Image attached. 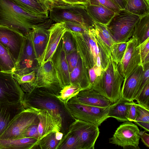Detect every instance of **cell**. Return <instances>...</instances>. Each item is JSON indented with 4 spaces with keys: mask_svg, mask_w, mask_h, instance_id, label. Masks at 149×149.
<instances>
[{
    "mask_svg": "<svg viewBox=\"0 0 149 149\" xmlns=\"http://www.w3.org/2000/svg\"><path fill=\"white\" fill-rule=\"evenodd\" d=\"M141 17L124 10L116 13L106 25L114 43L127 42L132 37L134 26Z\"/></svg>",
    "mask_w": 149,
    "mask_h": 149,
    "instance_id": "cell-5",
    "label": "cell"
},
{
    "mask_svg": "<svg viewBox=\"0 0 149 149\" xmlns=\"http://www.w3.org/2000/svg\"><path fill=\"white\" fill-rule=\"evenodd\" d=\"M70 73L76 66L79 56L76 50L65 55Z\"/></svg>",
    "mask_w": 149,
    "mask_h": 149,
    "instance_id": "cell-42",
    "label": "cell"
},
{
    "mask_svg": "<svg viewBox=\"0 0 149 149\" xmlns=\"http://www.w3.org/2000/svg\"><path fill=\"white\" fill-rule=\"evenodd\" d=\"M68 29L64 22L52 24L49 29V36L40 65L50 61L65 33Z\"/></svg>",
    "mask_w": 149,
    "mask_h": 149,
    "instance_id": "cell-18",
    "label": "cell"
},
{
    "mask_svg": "<svg viewBox=\"0 0 149 149\" xmlns=\"http://www.w3.org/2000/svg\"><path fill=\"white\" fill-rule=\"evenodd\" d=\"M70 84L79 87L82 90L90 88L88 70L79 57L76 67L70 73Z\"/></svg>",
    "mask_w": 149,
    "mask_h": 149,
    "instance_id": "cell-23",
    "label": "cell"
},
{
    "mask_svg": "<svg viewBox=\"0 0 149 149\" xmlns=\"http://www.w3.org/2000/svg\"><path fill=\"white\" fill-rule=\"evenodd\" d=\"M56 132H51L39 140L37 147L41 149H56L60 141L56 139Z\"/></svg>",
    "mask_w": 149,
    "mask_h": 149,
    "instance_id": "cell-36",
    "label": "cell"
},
{
    "mask_svg": "<svg viewBox=\"0 0 149 149\" xmlns=\"http://www.w3.org/2000/svg\"><path fill=\"white\" fill-rule=\"evenodd\" d=\"M30 108L35 111L38 118L39 140L51 132L61 130L63 123L62 120L55 117L46 109Z\"/></svg>",
    "mask_w": 149,
    "mask_h": 149,
    "instance_id": "cell-17",
    "label": "cell"
},
{
    "mask_svg": "<svg viewBox=\"0 0 149 149\" xmlns=\"http://www.w3.org/2000/svg\"><path fill=\"white\" fill-rule=\"evenodd\" d=\"M85 7L87 13L94 22L105 25L108 24L116 13L101 5L88 4Z\"/></svg>",
    "mask_w": 149,
    "mask_h": 149,
    "instance_id": "cell-24",
    "label": "cell"
},
{
    "mask_svg": "<svg viewBox=\"0 0 149 149\" xmlns=\"http://www.w3.org/2000/svg\"><path fill=\"white\" fill-rule=\"evenodd\" d=\"M56 149H82V148L76 136L68 132L60 141Z\"/></svg>",
    "mask_w": 149,
    "mask_h": 149,
    "instance_id": "cell-32",
    "label": "cell"
},
{
    "mask_svg": "<svg viewBox=\"0 0 149 149\" xmlns=\"http://www.w3.org/2000/svg\"><path fill=\"white\" fill-rule=\"evenodd\" d=\"M138 104L149 110V82L134 99Z\"/></svg>",
    "mask_w": 149,
    "mask_h": 149,
    "instance_id": "cell-39",
    "label": "cell"
},
{
    "mask_svg": "<svg viewBox=\"0 0 149 149\" xmlns=\"http://www.w3.org/2000/svg\"><path fill=\"white\" fill-rule=\"evenodd\" d=\"M74 120L69 127L68 132L76 136L80 141L82 149H94L100 134L99 127L89 122Z\"/></svg>",
    "mask_w": 149,
    "mask_h": 149,
    "instance_id": "cell-11",
    "label": "cell"
},
{
    "mask_svg": "<svg viewBox=\"0 0 149 149\" xmlns=\"http://www.w3.org/2000/svg\"><path fill=\"white\" fill-rule=\"evenodd\" d=\"M49 18L31 13L13 0H0V25L7 27L24 36Z\"/></svg>",
    "mask_w": 149,
    "mask_h": 149,
    "instance_id": "cell-1",
    "label": "cell"
},
{
    "mask_svg": "<svg viewBox=\"0 0 149 149\" xmlns=\"http://www.w3.org/2000/svg\"><path fill=\"white\" fill-rule=\"evenodd\" d=\"M132 37L136 39L138 46L149 38V14L141 17L136 22Z\"/></svg>",
    "mask_w": 149,
    "mask_h": 149,
    "instance_id": "cell-28",
    "label": "cell"
},
{
    "mask_svg": "<svg viewBox=\"0 0 149 149\" xmlns=\"http://www.w3.org/2000/svg\"><path fill=\"white\" fill-rule=\"evenodd\" d=\"M16 63L8 50L0 43V66L2 72L13 74Z\"/></svg>",
    "mask_w": 149,
    "mask_h": 149,
    "instance_id": "cell-30",
    "label": "cell"
},
{
    "mask_svg": "<svg viewBox=\"0 0 149 149\" xmlns=\"http://www.w3.org/2000/svg\"><path fill=\"white\" fill-rule=\"evenodd\" d=\"M64 2L68 4H79L85 7L88 3V0H62Z\"/></svg>",
    "mask_w": 149,
    "mask_h": 149,
    "instance_id": "cell-49",
    "label": "cell"
},
{
    "mask_svg": "<svg viewBox=\"0 0 149 149\" xmlns=\"http://www.w3.org/2000/svg\"><path fill=\"white\" fill-rule=\"evenodd\" d=\"M51 61L63 88L70 84V73L61 39Z\"/></svg>",
    "mask_w": 149,
    "mask_h": 149,
    "instance_id": "cell-19",
    "label": "cell"
},
{
    "mask_svg": "<svg viewBox=\"0 0 149 149\" xmlns=\"http://www.w3.org/2000/svg\"><path fill=\"white\" fill-rule=\"evenodd\" d=\"M127 45V42L114 43L111 47L112 61L118 64L122 60Z\"/></svg>",
    "mask_w": 149,
    "mask_h": 149,
    "instance_id": "cell-35",
    "label": "cell"
},
{
    "mask_svg": "<svg viewBox=\"0 0 149 149\" xmlns=\"http://www.w3.org/2000/svg\"><path fill=\"white\" fill-rule=\"evenodd\" d=\"M95 30V38L99 50L102 71L106 69L108 65L109 59L111 56V48L101 39Z\"/></svg>",
    "mask_w": 149,
    "mask_h": 149,
    "instance_id": "cell-31",
    "label": "cell"
},
{
    "mask_svg": "<svg viewBox=\"0 0 149 149\" xmlns=\"http://www.w3.org/2000/svg\"><path fill=\"white\" fill-rule=\"evenodd\" d=\"M24 93L13 73L0 72V102L21 101Z\"/></svg>",
    "mask_w": 149,
    "mask_h": 149,
    "instance_id": "cell-14",
    "label": "cell"
},
{
    "mask_svg": "<svg viewBox=\"0 0 149 149\" xmlns=\"http://www.w3.org/2000/svg\"><path fill=\"white\" fill-rule=\"evenodd\" d=\"M24 109L21 101L0 102V136L12 120Z\"/></svg>",
    "mask_w": 149,
    "mask_h": 149,
    "instance_id": "cell-21",
    "label": "cell"
},
{
    "mask_svg": "<svg viewBox=\"0 0 149 149\" xmlns=\"http://www.w3.org/2000/svg\"><path fill=\"white\" fill-rule=\"evenodd\" d=\"M81 90H82L79 87L70 84L65 86L57 95H55L56 98L63 104Z\"/></svg>",
    "mask_w": 149,
    "mask_h": 149,
    "instance_id": "cell-34",
    "label": "cell"
},
{
    "mask_svg": "<svg viewBox=\"0 0 149 149\" xmlns=\"http://www.w3.org/2000/svg\"><path fill=\"white\" fill-rule=\"evenodd\" d=\"M20 6L29 12L48 17L49 7L40 0H13Z\"/></svg>",
    "mask_w": 149,
    "mask_h": 149,
    "instance_id": "cell-27",
    "label": "cell"
},
{
    "mask_svg": "<svg viewBox=\"0 0 149 149\" xmlns=\"http://www.w3.org/2000/svg\"><path fill=\"white\" fill-rule=\"evenodd\" d=\"M63 134L61 132H57L55 133V137L58 141H60L63 136Z\"/></svg>",
    "mask_w": 149,
    "mask_h": 149,
    "instance_id": "cell-52",
    "label": "cell"
},
{
    "mask_svg": "<svg viewBox=\"0 0 149 149\" xmlns=\"http://www.w3.org/2000/svg\"><path fill=\"white\" fill-rule=\"evenodd\" d=\"M49 0L52 3V4L53 3H62V2H63L62 1V0Z\"/></svg>",
    "mask_w": 149,
    "mask_h": 149,
    "instance_id": "cell-54",
    "label": "cell"
},
{
    "mask_svg": "<svg viewBox=\"0 0 149 149\" xmlns=\"http://www.w3.org/2000/svg\"><path fill=\"white\" fill-rule=\"evenodd\" d=\"M63 105L67 112L74 119L91 123L98 127L108 118L109 106L100 107L87 105L73 97Z\"/></svg>",
    "mask_w": 149,
    "mask_h": 149,
    "instance_id": "cell-6",
    "label": "cell"
},
{
    "mask_svg": "<svg viewBox=\"0 0 149 149\" xmlns=\"http://www.w3.org/2000/svg\"><path fill=\"white\" fill-rule=\"evenodd\" d=\"M73 97L82 103L98 107H107L112 104L109 100L92 88L82 90Z\"/></svg>",
    "mask_w": 149,
    "mask_h": 149,
    "instance_id": "cell-22",
    "label": "cell"
},
{
    "mask_svg": "<svg viewBox=\"0 0 149 149\" xmlns=\"http://www.w3.org/2000/svg\"><path fill=\"white\" fill-rule=\"evenodd\" d=\"M49 11V18L56 23L71 22L79 24L88 29L94 27V22L83 5L64 2L53 3Z\"/></svg>",
    "mask_w": 149,
    "mask_h": 149,
    "instance_id": "cell-3",
    "label": "cell"
},
{
    "mask_svg": "<svg viewBox=\"0 0 149 149\" xmlns=\"http://www.w3.org/2000/svg\"><path fill=\"white\" fill-rule=\"evenodd\" d=\"M143 72V66L139 65L123 81L121 90V97L129 102L134 100L135 95L141 82Z\"/></svg>",
    "mask_w": 149,
    "mask_h": 149,
    "instance_id": "cell-20",
    "label": "cell"
},
{
    "mask_svg": "<svg viewBox=\"0 0 149 149\" xmlns=\"http://www.w3.org/2000/svg\"><path fill=\"white\" fill-rule=\"evenodd\" d=\"M64 22L66 27L70 31L74 32L84 33L89 29L83 26L76 22Z\"/></svg>",
    "mask_w": 149,
    "mask_h": 149,
    "instance_id": "cell-46",
    "label": "cell"
},
{
    "mask_svg": "<svg viewBox=\"0 0 149 149\" xmlns=\"http://www.w3.org/2000/svg\"><path fill=\"white\" fill-rule=\"evenodd\" d=\"M39 65L28 34L24 40L13 74L21 75L36 71Z\"/></svg>",
    "mask_w": 149,
    "mask_h": 149,
    "instance_id": "cell-13",
    "label": "cell"
},
{
    "mask_svg": "<svg viewBox=\"0 0 149 149\" xmlns=\"http://www.w3.org/2000/svg\"><path fill=\"white\" fill-rule=\"evenodd\" d=\"M88 4L90 5H101L115 13L121 10L109 0H88Z\"/></svg>",
    "mask_w": 149,
    "mask_h": 149,
    "instance_id": "cell-43",
    "label": "cell"
},
{
    "mask_svg": "<svg viewBox=\"0 0 149 149\" xmlns=\"http://www.w3.org/2000/svg\"><path fill=\"white\" fill-rule=\"evenodd\" d=\"M143 66V72L141 82L135 95L134 99L140 93L146 84L149 82V63L144 65Z\"/></svg>",
    "mask_w": 149,
    "mask_h": 149,
    "instance_id": "cell-45",
    "label": "cell"
},
{
    "mask_svg": "<svg viewBox=\"0 0 149 149\" xmlns=\"http://www.w3.org/2000/svg\"><path fill=\"white\" fill-rule=\"evenodd\" d=\"M90 83L92 86L93 84L97 77L95 71L93 68L88 70Z\"/></svg>",
    "mask_w": 149,
    "mask_h": 149,
    "instance_id": "cell-51",
    "label": "cell"
},
{
    "mask_svg": "<svg viewBox=\"0 0 149 149\" xmlns=\"http://www.w3.org/2000/svg\"><path fill=\"white\" fill-rule=\"evenodd\" d=\"M36 72L35 88L55 95L63 88L51 61L40 65Z\"/></svg>",
    "mask_w": 149,
    "mask_h": 149,
    "instance_id": "cell-10",
    "label": "cell"
},
{
    "mask_svg": "<svg viewBox=\"0 0 149 149\" xmlns=\"http://www.w3.org/2000/svg\"><path fill=\"white\" fill-rule=\"evenodd\" d=\"M124 80V77L118 70L117 64L112 61L111 56L107 68L97 77L91 88L113 103L121 97Z\"/></svg>",
    "mask_w": 149,
    "mask_h": 149,
    "instance_id": "cell-2",
    "label": "cell"
},
{
    "mask_svg": "<svg viewBox=\"0 0 149 149\" xmlns=\"http://www.w3.org/2000/svg\"><path fill=\"white\" fill-rule=\"evenodd\" d=\"M142 64L140 50L136 39L132 37L121 61L117 64L118 70L125 80L139 65Z\"/></svg>",
    "mask_w": 149,
    "mask_h": 149,
    "instance_id": "cell-12",
    "label": "cell"
},
{
    "mask_svg": "<svg viewBox=\"0 0 149 149\" xmlns=\"http://www.w3.org/2000/svg\"><path fill=\"white\" fill-rule=\"evenodd\" d=\"M26 37L14 30L0 25V43L8 50L16 63Z\"/></svg>",
    "mask_w": 149,
    "mask_h": 149,
    "instance_id": "cell-15",
    "label": "cell"
},
{
    "mask_svg": "<svg viewBox=\"0 0 149 149\" xmlns=\"http://www.w3.org/2000/svg\"><path fill=\"white\" fill-rule=\"evenodd\" d=\"M13 76L19 85L24 84H33L35 86L36 78V72L35 71L21 75L13 74Z\"/></svg>",
    "mask_w": 149,
    "mask_h": 149,
    "instance_id": "cell-40",
    "label": "cell"
},
{
    "mask_svg": "<svg viewBox=\"0 0 149 149\" xmlns=\"http://www.w3.org/2000/svg\"><path fill=\"white\" fill-rule=\"evenodd\" d=\"M129 102L120 97L116 102L109 106L108 117L114 118L120 122L128 121L127 116L131 105Z\"/></svg>",
    "mask_w": 149,
    "mask_h": 149,
    "instance_id": "cell-26",
    "label": "cell"
},
{
    "mask_svg": "<svg viewBox=\"0 0 149 149\" xmlns=\"http://www.w3.org/2000/svg\"><path fill=\"white\" fill-rule=\"evenodd\" d=\"M136 117V103L133 101L131 102V105L129 111L127 119L130 122H134Z\"/></svg>",
    "mask_w": 149,
    "mask_h": 149,
    "instance_id": "cell-47",
    "label": "cell"
},
{
    "mask_svg": "<svg viewBox=\"0 0 149 149\" xmlns=\"http://www.w3.org/2000/svg\"><path fill=\"white\" fill-rule=\"evenodd\" d=\"M140 131L138 127L132 122H124L117 128L109 142L124 149L139 148Z\"/></svg>",
    "mask_w": 149,
    "mask_h": 149,
    "instance_id": "cell-9",
    "label": "cell"
},
{
    "mask_svg": "<svg viewBox=\"0 0 149 149\" xmlns=\"http://www.w3.org/2000/svg\"><path fill=\"white\" fill-rule=\"evenodd\" d=\"M124 10L142 17L149 14V0H126Z\"/></svg>",
    "mask_w": 149,
    "mask_h": 149,
    "instance_id": "cell-29",
    "label": "cell"
},
{
    "mask_svg": "<svg viewBox=\"0 0 149 149\" xmlns=\"http://www.w3.org/2000/svg\"><path fill=\"white\" fill-rule=\"evenodd\" d=\"M38 122L37 115L33 109H24L11 122L0 136V139H9L22 138L24 132L28 127Z\"/></svg>",
    "mask_w": 149,
    "mask_h": 149,
    "instance_id": "cell-8",
    "label": "cell"
},
{
    "mask_svg": "<svg viewBox=\"0 0 149 149\" xmlns=\"http://www.w3.org/2000/svg\"><path fill=\"white\" fill-rule=\"evenodd\" d=\"M61 40L65 55L76 50L72 34L69 29L65 33Z\"/></svg>",
    "mask_w": 149,
    "mask_h": 149,
    "instance_id": "cell-38",
    "label": "cell"
},
{
    "mask_svg": "<svg viewBox=\"0 0 149 149\" xmlns=\"http://www.w3.org/2000/svg\"><path fill=\"white\" fill-rule=\"evenodd\" d=\"M134 123L149 132V110L136 103V117Z\"/></svg>",
    "mask_w": 149,
    "mask_h": 149,
    "instance_id": "cell-33",
    "label": "cell"
},
{
    "mask_svg": "<svg viewBox=\"0 0 149 149\" xmlns=\"http://www.w3.org/2000/svg\"><path fill=\"white\" fill-rule=\"evenodd\" d=\"M94 28L101 39L111 48L114 42L106 25L94 22Z\"/></svg>",
    "mask_w": 149,
    "mask_h": 149,
    "instance_id": "cell-37",
    "label": "cell"
},
{
    "mask_svg": "<svg viewBox=\"0 0 149 149\" xmlns=\"http://www.w3.org/2000/svg\"><path fill=\"white\" fill-rule=\"evenodd\" d=\"M70 31L79 57L88 70L92 68L96 65L97 58L100 56L94 27L84 33Z\"/></svg>",
    "mask_w": 149,
    "mask_h": 149,
    "instance_id": "cell-4",
    "label": "cell"
},
{
    "mask_svg": "<svg viewBox=\"0 0 149 149\" xmlns=\"http://www.w3.org/2000/svg\"><path fill=\"white\" fill-rule=\"evenodd\" d=\"M52 21L49 18L35 27L29 34L39 65L48 42L49 29Z\"/></svg>",
    "mask_w": 149,
    "mask_h": 149,
    "instance_id": "cell-16",
    "label": "cell"
},
{
    "mask_svg": "<svg viewBox=\"0 0 149 149\" xmlns=\"http://www.w3.org/2000/svg\"><path fill=\"white\" fill-rule=\"evenodd\" d=\"M59 101L55 95L42 89L35 88L24 93L22 102L25 109L31 108L45 109L55 117L63 120Z\"/></svg>",
    "mask_w": 149,
    "mask_h": 149,
    "instance_id": "cell-7",
    "label": "cell"
},
{
    "mask_svg": "<svg viewBox=\"0 0 149 149\" xmlns=\"http://www.w3.org/2000/svg\"><path fill=\"white\" fill-rule=\"evenodd\" d=\"M138 46L140 50L141 63L143 66L149 63V38Z\"/></svg>",
    "mask_w": 149,
    "mask_h": 149,
    "instance_id": "cell-41",
    "label": "cell"
},
{
    "mask_svg": "<svg viewBox=\"0 0 149 149\" xmlns=\"http://www.w3.org/2000/svg\"><path fill=\"white\" fill-rule=\"evenodd\" d=\"M2 71V70L0 66V72Z\"/></svg>",
    "mask_w": 149,
    "mask_h": 149,
    "instance_id": "cell-55",
    "label": "cell"
},
{
    "mask_svg": "<svg viewBox=\"0 0 149 149\" xmlns=\"http://www.w3.org/2000/svg\"><path fill=\"white\" fill-rule=\"evenodd\" d=\"M45 3L47 5H48L50 8L51 5L52 4V3L49 1V0H40Z\"/></svg>",
    "mask_w": 149,
    "mask_h": 149,
    "instance_id": "cell-53",
    "label": "cell"
},
{
    "mask_svg": "<svg viewBox=\"0 0 149 149\" xmlns=\"http://www.w3.org/2000/svg\"><path fill=\"white\" fill-rule=\"evenodd\" d=\"M38 122L34 123L28 127L23 134L22 138H34L38 140L39 135L38 130Z\"/></svg>",
    "mask_w": 149,
    "mask_h": 149,
    "instance_id": "cell-44",
    "label": "cell"
},
{
    "mask_svg": "<svg viewBox=\"0 0 149 149\" xmlns=\"http://www.w3.org/2000/svg\"><path fill=\"white\" fill-rule=\"evenodd\" d=\"M121 10H124L126 4V0H109Z\"/></svg>",
    "mask_w": 149,
    "mask_h": 149,
    "instance_id": "cell-50",
    "label": "cell"
},
{
    "mask_svg": "<svg viewBox=\"0 0 149 149\" xmlns=\"http://www.w3.org/2000/svg\"><path fill=\"white\" fill-rule=\"evenodd\" d=\"M140 138L143 144L148 148L149 147V135L145 131H140Z\"/></svg>",
    "mask_w": 149,
    "mask_h": 149,
    "instance_id": "cell-48",
    "label": "cell"
},
{
    "mask_svg": "<svg viewBox=\"0 0 149 149\" xmlns=\"http://www.w3.org/2000/svg\"><path fill=\"white\" fill-rule=\"evenodd\" d=\"M39 140L31 137L3 139H0V149H33L36 148Z\"/></svg>",
    "mask_w": 149,
    "mask_h": 149,
    "instance_id": "cell-25",
    "label": "cell"
}]
</instances>
